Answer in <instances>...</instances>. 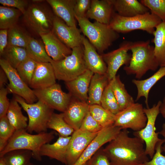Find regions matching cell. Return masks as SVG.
<instances>
[{"instance_id": "obj_51", "label": "cell", "mask_w": 165, "mask_h": 165, "mask_svg": "<svg viewBox=\"0 0 165 165\" xmlns=\"http://www.w3.org/2000/svg\"><path fill=\"white\" fill-rule=\"evenodd\" d=\"M159 133V134L161 135L163 138V139L165 143V122L163 124L162 129Z\"/></svg>"}, {"instance_id": "obj_9", "label": "cell", "mask_w": 165, "mask_h": 165, "mask_svg": "<svg viewBox=\"0 0 165 165\" xmlns=\"http://www.w3.org/2000/svg\"><path fill=\"white\" fill-rule=\"evenodd\" d=\"M161 101H159L151 108H144V111L147 118L145 126L141 130L134 132V135L142 140L145 144L146 154L152 159L155 152L157 143L162 139L159 137V133L156 131L155 126L156 118L160 113Z\"/></svg>"}, {"instance_id": "obj_35", "label": "cell", "mask_w": 165, "mask_h": 165, "mask_svg": "<svg viewBox=\"0 0 165 165\" xmlns=\"http://www.w3.org/2000/svg\"><path fill=\"white\" fill-rule=\"evenodd\" d=\"M89 112L102 128L114 124L115 115L105 109L101 105H89Z\"/></svg>"}, {"instance_id": "obj_16", "label": "cell", "mask_w": 165, "mask_h": 165, "mask_svg": "<svg viewBox=\"0 0 165 165\" xmlns=\"http://www.w3.org/2000/svg\"><path fill=\"white\" fill-rule=\"evenodd\" d=\"M52 31L61 41L72 49L82 45V35L79 29L77 27L68 26L55 15Z\"/></svg>"}, {"instance_id": "obj_30", "label": "cell", "mask_w": 165, "mask_h": 165, "mask_svg": "<svg viewBox=\"0 0 165 165\" xmlns=\"http://www.w3.org/2000/svg\"><path fill=\"white\" fill-rule=\"evenodd\" d=\"M153 35L154 53L160 67L165 66V21H162L156 28Z\"/></svg>"}, {"instance_id": "obj_37", "label": "cell", "mask_w": 165, "mask_h": 165, "mask_svg": "<svg viewBox=\"0 0 165 165\" xmlns=\"http://www.w3.org/2000/svg\"><path fill=\"white\" fill-rule=\"evenodd\" d=\"M31 37L17 24L8 29V45L26 48Z\"/></svg>"}, {"instance_id": "obj_33", "label": "cell", "mask_w": 165, "mask_h": 165, "mask_svg": "<svg viewBox=\"0 0 165 165\" xmlns=\"http://www.w3.org/2000/svg\"><path fill=\"white\" fill-rule=\"evenodd\" d=\"M22 14L13 8L0 6V28L7 29L17 25L20 16Z\"/></svg>"}, {"instance_id": "obj_22", "label": "cell", "mask_w": 165, "mask_h": 165, "mask_svg": "<svg viewBox=\"0 0 165 165\" xmlns=\"http://www.w3.org/2000/svg\"><path fill=\"white\" fill-rule=\"evenodd\" d=\"M71 136L64 137L59 135L54 143L44 144L41 147L39 153L41 156H46L67 165L66 155Z\"/></svg>"}, {"instance_id": "obj_17", "label": "cell", "mask_w": 165, "mask_h": 165, "mask_svg": "<svg viewBox=\"0 0 165 165\" xmlns=\"http://www.w3.org/2000/svg\"><path fill=\"white\" fill-rule=\"evenodd\" d=\"M56 79L51 63L37 62L29 86L33 90L44 89L56 83Z\"/></svg>"}, {"instance_id": "obj_19", "label": "cell", "mask_w": 165, "mask_h": 165, "mask_svg": "<svg viewBox=\"0 0 165 165\" xmlns=\"http://www.w3.org/2000/svg\"><path fill=\"white\" fill-rule=\"evenodd\" d=\"M82 44L83 47L84 61L88 69L94 73L105 74L107 65L101 55L97 53L96 49L84 35H82Z\"/></svg>"}, {"instance_id": "obj_39", "label": "cell", "mask_w": 165, "mask_h": 165, "mask_svg": "<svg viewBox=\"0 0 165 165\" xmlns=\"http://www.w3.org/2000/svg\"><path fill=\"white\" fill-rule=\"evenodd\" d=\"M37 62L29 57L20 63L16 68L22 80L29 86Z\"/></svg>"}, {"instance_id": "obj_49", "label": "cell", "mask_w": 165, "mask_h": 165, "mask_svg": "<svg viewBox=\"0 0 165 165\" xmlns=\"http://www.w3.org/2000/svg\"><path fill=\"white\" fill-rule=\"evenodd\" d=\"M8 79L7 75L4 71L1 68L0 69V88L4 87L7 83Z\"/></svg>"}, {"instance_id": "obj_48", "label": "cell", "mask_w": 165, "mask_h": 165, "mask_svg": "<svg viewBox=\"0 0 165 165\" xmlns=\"http://www.w3.org/2000/svg\"><path fill=\"white\" fill-rule=\"evenodd\" d=\"M7 29H1L0 30V54L1 56L8 45Z\"/></svg>"}, {"instance_id": "obj_12", "label": "cell", "mask_w": 165, "mask_h": 165, "mask_svg": "<svg viewBox=\"0 0 165 165\" xmlns=\"http://www.w3.org/2000/svg\"><path fill=\"white\" fill-rule=\"evenodd\" d=\"M38 100L43 103L50 108L64 112L69 105L72 96L62 90L58 84L44 89L33 90Z\"/></svg>"}, {"instance_id": "obj_41", "label": "cell", "mask_w": 165, "mask_h": 165, "mask_svg": "<svg viewBox=\"0 0 165 165\" xmlns=\"http://www.w3.org/2000/svg\"><path fill=\"white\" fill-rule=\"evenodd\" d=\"M140 2L150 12L165 21V0H141Z\"/></svg>"}, {"instance_id": "obj_24", "label": "cell", "mask_w": 165, "mask_h": 165, "mask_svg": "<svg viewBox=\"0 0 165 165\" xmlns=\"http://www.w3.org/2000/svg\"><path fill=\"white\" fill-rule=\"evenodd\" d=\"M76 0H47L54 14L69 26L76 27L74 7Z\"/></svg>"}, {"instance_id": "obj_32", "label": "cell", "mask_w": 165, "mask_h": 165, "mask_svg": "<svg viewBox=\"0 0 165 165\" xmlns=\"http://www.w3.org/2000/svg\"><path fill=\"white\" fill-rule=\"evenodd\" d=\"M4 58L14 68L28 57L25 48L8 45L2 55Z\"/></svg>"}, {"instance_id": "obj_11", "label": "cell", "mask_w": 165, "mask_h": 165, "mask_svg": "<svg viewBox=\"0 0 165 165\" xmlns=\"http://www.w3.org/2000/svg\"><path fill=\"white\" fill-rule=\"evenodd\" d=\"M0 65L8 79L9 83L7 84L6 88L9 93L22 97L28 103H34L37 99L33 90L22 80L16 69L3 58L0 59Z\"/></svg>"}, {"instance_id": "obj_31", "label": "cell", "mask_w": 165, "mask_h": 165, "mask_svg": "<svg viewBox=\"0 0 165 165\" xmlns=\"http://www.w3.org/2000/svg\"><path fill=\"white\" fill-rule=\"evenodd\" d=\"M29 57L38 63L50 62L52 59L48 55L44 44L31 37L26 48Z\"/></svg>"}, {"instance_id": "obj_54", "label": "cell", "mask_w": 165, "mask_h": 165, "mask_svg": "<svg viewBox=\"0 0 165 165\" xmlns=\"http://www.w3.org/2000/svg\"><path fill=\"white\" fill-rule=\"evenodd\" d=\"M162 151H163L165 153V143L162 145Z\"/></svg>"}, {"instance_id": "obj_14", "label": "cell", "mask_w": 165, "mask_h": 165, "mask_svg": "<svg viewBox=\"0 0 165 165\" xmlns=\"http://www.w3.org/2000/svg\"><path fill=\"white\" fill-rule=\"evenodd\" d=\"M122 129L113 125L103 128L73 165H83L105 144L114 139Z\"/></svg>"}, {"instance_id": "obj_27", "label": "cell", "mask_w": 165, "mask_h": 165, "mask_svg": "<svg viewBox=\"0 0 165 165\" xmlns=\"http://www.w3.org/2000/svg\"><path fill=\"white\" fill-rule=\"evenodd\" d=\"M165 76V66L160 67L156 73L147 79L141 80L133 79L132 82L135 85L137 89L135 101H138L141 97H144L146 108H149L148 98L150 90L158 81Z\"/></svg>"}, {"instance_id": "obj_52", "label": "cell", "mask_w": 165, "mask_h": 165, "mask_svg": "<svg viewBox=\"0 0 165 165\" xmlns=\"http://www.w3.org/2000/svg\"><path fill=\"white\" fill-rule=\"evenodd\" d=\"M0 165H6L4 159L2 157H0Z\"/></svg>"}, {"instance_id": "obj_10", "label": "cell", "mask_w": 165, "mask_h": 165, "mask_svg": "<svg viewBox=\"0 0 165 165\" xmlns=\"http://www.w3.org/2000/svg\"><path fill=\"white\" fill-rule=\"evenodd\" d=\"M142 104L135 103L115 115L113 125L122 130L130 129L139 131L146 126L147 118Z\"/></svg>"}, {"instance_id": "obj_45", "label": "cell", "mask_w": 165, "mask_h": 165, "mask_svg": "<svg viewBox=\"0 0 165 165\" xmlns=\"http://www.w3.org/2000/svg\"><path fill=\"white\" fill-rule=\"evenodd\" d=\"M91 2V0H76L74 9L75 16L86 17V14L90 8Z\"/></svg>"}, {"instance_id": "obj_20", "label": "cell", "mask_w": 165, "mask_h": 165, "mask_svg": "<svg viewBox=\"0 0 165 165\" xmlns=\"http://www.w3.org/2000/svg\"><path fill=\"white\" fill-rule=\"evenodd\" d=\"M39 36L47 54L53 60H61L72 53V49L61 41L52 31Z\"/></svg>"}, {"instance_id": "obj_23", "label": "cell", "mask_w": 165, "mask_h": 165, "mask_svg": "<svg viewBox=\"0 0 165 165\" xmlns=\"http://www.w3.org/2000/svg\"><path fill=\"white\" fill-rule=\"evenodd\" d=\"M114 11L111 0H91L86 17L108 25Z\"/></svg>"}, {"instance_id": "obj_8", "label": "cell", "mask_w": 165, "mask_h": 165, "mask_svg": "<svg viewBox=\"0 0 165 165\" xmlns=\"http://www.w3.org/2000/svg\"><path fill=\"white\" fill-rule=\"evenodd\" d=\"M14 98L28 115L27 131L30 133L35 132L38 134L46 132L47 125L54 113V110L39 100L35 103L29 104L17 95H15Z\"/></svg>"}, {"instance_id": "obj_43", "label": "cell", "mask_w": 165, "mask_h": 165, "mask_svg": "<svg viewBox=\"0 0 165 165\" xmlns=\"http://www.w3.org/2000/svg\"><path fill=\"white\" fill-rule=\"evenodd\" d=\"M101 147L86 163V165H111Z\"/></svg>"}, {"instance_id": "obj_34", "label": "cell", "mask_w": 165, "mask_h": 165, "mask_svg": "<svg viewBox=\"0 0 165 165\" xmlns=\"http://www.w3.org/2000/svg\"><path fill=\"white\" fill-rule=\"evenodd\" d=\"M2 157L6 165H28L31 163L32 153L29 150H15L6 153Z\"/></svg>"}, {"instance_id": "obj_1", "label": "cell", "mask_w": 165, "mask_h": 165, "mask_svg": "<svg viewBox=\"0 0 165 165\" xmlns=\"http://www.w3.org/2000/svg\"><path fill=\"white\" fill-rule=\"evenodd\" d=\"M144 141L122 130L103 149L111 165H141L148 161Z\"/></svg>"}, {"instance_id": "obj_29", "label": "cell", "mask_w": 165, "mask_h": 165, "mask_svg": "<svg viewBox=\"0 0 165 165\" xmlns=\"http://www.w3.org/2000/svg\"><path fill=\"white\" fill-rule=\"evenodd\" d=\"M21 108L14 98L10 101L7 112V119L15 130L26 129L28 126V119L23 114Z\"/></svg>"}, {"instance_id": "obj_3", "label": "cell", "mask_w": 165, "mask_h": 165, "mask_svg": "<svg viewBox=\"0 0 165 165\" xmlns=\"http://www.w3.org/2000/svg\"><path fill=\"white\" fill-rule=\"evenodd\" d=\"M54 138V133L52 131L31 134L26 129L15 130L5 147L0 152V157L11 151L24 149L31 151L32 157L40 161L42 159L39 153L41 147L44 144L49 143Z\"/></svg>"}, {"instance_id": "obj_36", "label": "cell", "mask_w": 165, "mask_h": 165, "mask_svg": "<svg viewBox=\"0 0 165 165\" xmlns=\"http://www.w3.org/2000/svg\"><path fill=\"white\" fill-rule=\"evenodd\" d=\"M47 128L56 131L59 135L64 137L70 136L75 131L64 120L63 112L53 113L48 123Z\"/></svg>"}, {"instance_id": "obj_2", "label": "cell", "mask_w": 165, "mask_h": 165, "mask_svg": "<svg viewBox=\"0 0 165 165\" xmlns=\"http://www.w3.org/2000/svg\"><path fill=\"white\" fill-rule=\"evenodd\" d=\"M130 50L132 55L129 64L124 70L127 75H135L140 79L148 71H155L159 66L154 53V47L149 40L133 42Z\"/></svg>"}, {"instance_id": "obj_53", "label": "cell", "mask_w": 165, "mask_h": 165, "mask_svg": "<svg viewBox=\"0 0 165 165\" xmlns=\"http://www.w3.org/2000/svg\"><path fill=\"white\" fill-rule=\"evenodd\" d=\"M32 1V2L34 3H40L45 1L44 0H33Z\"/></svg>"}, {"instance_id": "obj_55", "label": "cell", "mask_w": 165, "mask_h": 165, "mask_svg": "<svg viewBox=\"0 0 165 165\" xmlns=\"http://www.w3.org/2000/svg\"><path fill=\"white\" fill-rule=\"evenodd\" d=\"M28 165H35V164H34L33 163H30Z\"/></svg>"}, {"instance_id": "obj_57", "label": "cell", "mask_w": 165, "mask_h": 165, "mask_svg": "<svg viewBox=\"0 0 165 165\" xmlns=\"http://www.w3.org/2000/svg\"><path fill=\"white\" fill-rule=\"evenodd\" d=\"M86 163L85 164H84L83 165H86Z\"/></svg>"}, {"instance_id": "obj_25", "label": "cell", "mask_w": 165, "mask_h": 165, "mask_svg": "<svg viewBox=\"0 0 165 165\" xmlns=\"http://www.w3.org/2000/svg\"><path fill=\"white\" fill-rule=\"evenodd\" d=\"M114 10L119 15L130 17L145 14L149 10L137 0H111Z\"/></svg>"}, {"instance_id": "obj_13", "label": "cell", "mask_w": 165, "mask_h": 165, "mask_svg": "<svg viewBox=\"0 0 165 165\" xmlns=\"http://www.w3.org/2000/svg\"><path fill=\"white\" fill-rule=\"evenodd\" d=\"M133 42L125 41L118 49L101 55L106 63L107 70L106 75L109 81L116 75L117 72L120 67L124 65H128L131 57L128 51L130 50Z\"/></svg>"}, {"instance_id": "obj_28", "label": "cell", "mask_w": 165, "mask_h": 165, "mask_svg": "<svg viewBox=\"0 0 165 165\" xmlns=\"http://www.w3.org/2000/svg\"><path fill=\"white\" fill-rule=\"evenodd\" d=\"M112 89L120 108V111L135 103L133 97L128 93L119 75L109 81Z\"/></svg>"}, {"instance_id": "obj_42", "label": "cell", "mask_w": 165, "mask_h": 165, "mask_svg": "<svg viewBox=\"0 0 165 165\" xmlns=\"http://www.w3.org/2000/svg\"><path fill=\"white\" fill-rule=\"evenodd\" d=\"M103 128L89 111L84 118L80 129L91 133H98Z\"/></svg>"}, {"instance_id": "obj_6", "label": "cell", "mask_w": 165, "mask_h": 165, "mask_svg": "<svg viewBox=\"0 0 165 165\" xmlns=\"http://www.w3.org/2000/svg\"><path fill=\"white\" fill-rule=\"evenodd\" d=\"M55 15L52 10L43 2H33L29 5L23 19L27 27L40 35L52 31Z\"/></svg>"}, {"instance_id": "obj_50", "label": "cell", "mask_w": 165, "mask_h": 165, "mask_svg": "<svg viewBox=\"0 0 165 165\" xmlns=\"http://www.w3.org/2000/svg\"><path fill=\"white\" fill-rule=\"evenodd\" d=\"M160 113L163 118L165 119V96L163 97L160 108Z\"/></svg>"}, {"instance_id": "obj_26", "label": "cell", "mask_w": 165, "mask_h": 165, "mask_svg": "<svg viewBox=\"0 0 165 165\" xmlns=\"http://www.w3.org/2000/svg\"><path fill=\"white\" fill-rule=\"evenodd\" d=\"M106 75L94 73L90 82L87 104L89 105H101L104 91L109 83Z\"/></svg>"}, {"instance_id": "obj_18", "label": "cell", "mask_w": 165, "mask_h": 165, "mask_svg": "<svg viewBox=\"0 0 165 165\" xmlns=\"http://www.w3.org/2000/svg\"><path fill=\"white\" fill-rule=\"evenodd\" d=\"M89 108L87 103L72 97L66 109L63 112L64 119L74 130H78L89 111Z\"/></svg>"}, {"instance_id": "obj_47", "label": "cell", "mask_w": 165, "mask_h": 165, "mask_svg": "<svg viewBox=\"0 0 165 165\" xmlns=\"http://www.w3.org/2000/svg\"><path fill=\"white\" fill-rule=\"evenodd\" d=\"M9 93L7 88L3 87L0 90V118L6 116L10 102L7 97Z\"/></svg>"}, {"instance_id": "obj_21", "label": "cell", "mask_w": 165, "mask_h": 165, "mask_svg": "<svg viewBox=\"0 0 165 165\" xmlns=\"http://www.w3.org/2000/svg\"><path fill=\"white\" fill-rule=\"evenodd\" d=\"M94 74L87 69L74 79L66 82L69 93L81 101L87 103L89 87Z\"/></svg>"}, {"instance_id": "obj_44", "label": "cell", "mask_w": 165, "mask_h": 165, "mask_svg": "<svg viewBox=\"0 0 165 165\" xmlns=\"http://www.w3.org/2000/svg\"><path fill=\"white\" fill-rule=\"evenodd\" d=\"M164 143L165 142L163 139L157 143L152 160L145 163L144 165H165V156L162 153V147Z\"/></svg>"}, {"instance_id": "obj_40", "label": "cell", "mask_w": 165, "mask_h": 165, "mask_svg": "<svg viewBox=\"0 0 165 165\" xmlns=\"http://www.w3.org/2000/svg\"><path fill=\"white\" fill-rule=\"evenodd\" d=\"M15 131L6 116L0 118V152L5 147Z\"/></svg>"}, {"instance_id": "obj_15", "label": "cell", "mask_w": 165, "mask_h": 165, "mask_svg": "<svg viewBox=\"0 0 165 165\" xmlns=\"http://www.w3.org/2000/svg\"><path fill=\"white\" fill-rule=\"evenodd\" d=\"M98 133H91L80 129L72 135L68 149L67 165H73Z\"/></svg>"}, {"instance_id": "obj_38", "label": "cell", "mask_w": 165, "mask_h": 165, "mask_svg": "<svg viewBox=\"0 0 165 165\" xmlns=\"http://www.w3.org/2000/svg\"><path fill=\"white\" fill-rule=\"evenodd\" d=\"M101 105L105 109L115 115L120 111L109 82L103 93Z\"/></svg>"}, {"instance_id": "obj_56", "label": "cell", "mask_w": 165, "mask_h": 165, "mask_svg": "<svg viewBox=\"0 0 165 165\" xmlns=\"http://www.w3.org/2000/svg\"><path fill=\"white\" fill-rule=\"evenodd\" d=\"M144 165V164H142V165Z\"/></svg>"}, {"instance_id": "obj_4", "label": "cell", "mask_w": 165, "mask_h": 165, "mask_svg": "<svg viewBox=\"0 0 165 165\" xmlns=\"http://www.w3.org/2000/svg\"><path fill=\"white\" fill-rule=\"evenodd\" d=\"M75 17L84 35L101 54L119 38V33L108 25L96 21L92 23L86 17Z\"/></svg>"}, {"instance_id": "obj_5", "label": "cell", "mask_w": 165, "mask_h": 165, "mask_svg": "<svg viewBox=\"0 0 165 165\" xmlns=\"http://www.w3.org/2000/svg\"><path fill=\"white\" fill-rule=\"evenodd\" d=\"M162 22L160 18L149 12L134 16L125 17L114 11L108 26L119 33L140 30L153 34L155 28Z\"/></svg>"}, {"instance_id": "obj_46", "label": "cell", "mask_w": 165, "mask_h": 165, "mask_svg": "<svg viewBox=\"0 0 165 165\" xmlns=\"http://www.w3.org/2000/svg\"><path fill=\"white\" fill-rule=\"evenodd\" d=\"M0 3L3 6L17 9L23 14L29 5L28 1L26 0H0Z\"/></svg>"}, {"instance_id": "obj_7", "label": "cell", "mask_w": 165, "mask_h": 165, "mask_svg": "<svg viewBox=\"0 0 165 165\" xmlns=\"http://www.w3.org/2000/svg\"><path fill=\"white\" fill-rule=\"evenodd\" d=\"M72 50V53L64 58L57 61L52 59L50 62L58 80L65 82L71 81L88 69L84 58L83 45Z\"/></svg>"}]
</instances>
